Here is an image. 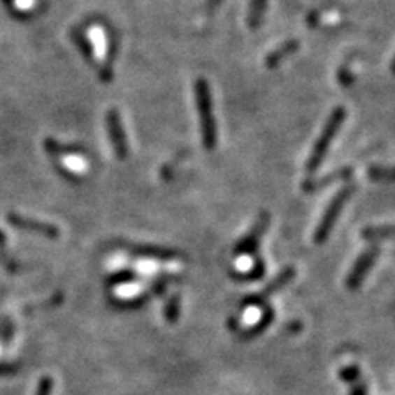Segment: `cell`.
Listing matches in <instances>:
<instances>
[{
    "label": "cell",
    "mask_w": 395,
    "mask_h": 395,
    "mask_svg": "<svg viewBox=\"0 0 395 395\" xmlns=\"http://www.w3.org/2000/svg\"><path fill=\"white\" fill-rule=\"evenodd\" d=\"M194 102L199 115V127H201V141L206 150H215L217 143V125L213 109L211 87L204 78H198L193 85Z\"/></svg>",
    "instance_id": "cell-1"
},
{
    "label": "cell",
    "mask_w": 395,
    "mask_h": 395,
    "mask_svg": "<svg viewBox=\"0 0 395 395\" xmlns=\"http://www.w3.org/2000/svg\"><path fill=\"white\" fill-rule=\"evenodd\" d=\"M346 115L347 113L343 106L334 108L333 113L329 114L326 124H324L319 137L316 138L315 145L310 152L308 160H306V171H308V173H315V171L322 166L323 160L326 158L329 147H331V143L334 141V137H336V134L339 132V129H341V125L345 124Z\"/></svg>",
    "instance_id": "cell-2"
},
{
    "label": "cell",
    "mask_w": 395,
    "mask_h": 395,
    "mask_svg": "<svg viewBox=\"0 0 395 395\" xmlns=\"http://www.w3.org/2000/svg\"><path fill=\"white\" fill-rule=\"evenodd\" d=\"M356 192V187L354 185H346V187H343L339 192L334 194L331 201L328 203L326 209H324L322 220H319L318 226H316L315 229V234H313V243L315 244H324L328 240L329 234H331L333 229H334V224H336L338 217L341 216L343 209L350 201L352 194Z\"/></svg>",
    "instance_id": "cell-3"
},
{
    "label": "cell",
    "mask_w": 395,
    "mask_h": 395,
    "mask_svg": "<svg viewBox=\"0 0 395 395\" xmlns=\"http://www.w3.org/2000/svg\"><path fill=\"white\" fill-rule=\"evenodd\" d=\"M294 277H295V268L285 267L278 275L273 277L272 280L259 292V294L245 296L243 300V305H240V310L249 308V306H262L268 299H271V296L275 295L277 292H280L283 287H287L288 283L294 280Z\"/></svg>",
    "instance_id": "cell-4"
},
{
    "label": "cell",
    "mask_w": 395,
    "mask_h": 395,
    "mask_svg": "<svg viewBox=\"0 0 395 395\" xmlns=\"http://www.w3.org/2000/svg\"><path fill=\"white\" fill-rule=\"evenodd\" d=\"M380 249L378 245H371L362 252L359 257L356 259V262L352 264L350 273L346 277V287L350 290H357L362 285V282L366 280V275L373 271L375 260L379 259Z\"/></svg>",
    "instance_id": "cell-5"
},
{
    "label": "cell",
    "mask_w": 395,
    "mask_h": 395,
    "mask_svg": "<svg viewBox=\"0 0 395 395\" xmlns=\"http://www.w3.org/2000/svg\"><path fill=\"white\" fill-rule=\"evenodd\" d=\"M271 224V215L267 211H262L255 220L254 226L250 227V231L245 234L234 247V255L237 257H243V255H252L255 250L259 249L260 239L266 234Z\"/></svg>",
    "instance_id": "cell-6"
},
{
    "label": "cell",
    "mask_w": 395,
    "mask_h": 395,
    "mask_svg": "<svg viewBox=\"0 0 395 395\" xmlns=\"http://www.w3.org/2000/svg\"><path fill=\"white\" fill-rule=\"evenodd\" d=\"M106 127H108L109 141L110 145H113L115 157H117L119 160H125L129 155V143L127 137H125L122 117H120V113L115 108H110L108 113H106Z\"/></svg>",
    "instance_id": "cell-7"
},
{
    "label": "cell",
    "mask_w": 395,
    "mask_h": 395,
    "mask_svg": "<svg viewBox=\"0 0 395 395\" xmlns=\"http://www.w3.org/2000/svg\"><path fill=\"white\" fill-rule=\"evenodd\" d=\"M7 222L10 226L17 227V229L34 232V234H41L48 237V239H58L59 237V229L55 224H51V222H45L29 216H22L18 215V213H10V215H7Z\"/></svg>",
    "instance_id": "cell-8"
},
{
    "label": "cell",
    "mask_w": 395,
    "mask_h": 395,
    "mask_svg": "<svg viewBox=\"0 0 395 395\" xmlns=\"http://www.w3.org/2000/svg\"><path fill=\"white\" fill-rule=\"evenodd\" d=\"M352 176V168L351 166H345V168H338L331 171V173L322 176V178H313V180H305L301 183V192L305 193H318L322 189L331 187L333 183L338 181H346Z\"/></svg>",
    "instance_id": "cell-9"
},
{
    "label": "cell",
    "mask_w": 395,
    "mask_h": 395,
    "mask_svg": "<svg viewBox=\"0 0 395 395\" xmlns=\"http://www.w3.org/2000/svg\"><path fill=\"white\" fill-rule=\"evenodd\" d=\"M129 252L137 257H145L153 260H173L183 257V254L176 249L158 247V245H130Z\"/></svg>",
    "instance_id": "cell-10"
},
{
    "label": "cell",
    "mask_w": 395,
    "mask_h": 395,
    "mask_svg": "<svg viewBox=\"0 0 395 395\" xmlns=\"http://www.w3.org/2000/svg\"><path fill=\"white\" fill-rule=\"evenodd\" d=\"M300 50V41L296 38H290V40H285L280 46H277L275 50H272L271 53L267 55L266 59H264V63H266V66L268 69H275L280 66V64L285 62L287 58L294 57L296 51Z\"/></svg>",
    "instance_id": "cell-11"
},
{
    "label": "cell",
    "mask_w": 395,
    "mask_h": 395,
    "mask_svg": "<svg viewBox=\"0 0 395 395\" xmlns=\"http://www.w3.org/2000/svg\"><path fill=\"white\" fill-rule=\"evenodd\" d=\"M273 316H275V313H273V308H271V306H266L262 311V315H260V318L252 324V326L240 329L239 339H243V341H249V339L260 336V334L266 331V329L272 324Z\"/></svg>",
    "instance_id": "cell-12"
},
{
    "label": "cell",
    "mask_w": 395,
    "mask_h": 395,
    "mask_svg": "<svg viewBox=\"0 0 395 395\" xmlns=\"http://www.w3.org/2000/svg\"><path fill=\"white\" fill-rule=\"evenodd\" d=\"M268 7V0H250L249 12H247V27L249 30H259L262 25L264 18H266Z\"/></svg>",
    "instance_id": "cell-13"
},
{
    "label": "cell",
    "mask_w": 395,
    "mask_h": 395,
    "mask_svg": "<svg viewBox=\"0 0 395 395\" xmlns=\"http://www.w3.org/2000/svg\"><path fill=\"white\" fill-rule=\"evenodd\" d=\"M362 239L369 243H378V240L395 239V224L389 226H369L361 232Z\"/></svg>",
    "instance_id": "cell-14"
},
{
    "label": "cell",
    "mask_w": 395,
    "mask_h": 395,
    "mask_svg": "<svg viewBox=\"0 0 395 395\" xmlns=\"http://www.w3.org/2000/svg\"><path fill=\"white\" fill-rule=\"evenodd\" d=\"M266 260L257 257L252 268H249L245 272H231V278L236 282H255L266 275Z\"/></svg>",
    "instance_id": "cell-15"
},
{
    "label": "cell",
    "mask_w": 395,
    "mask_h": 395,
    "mask_svg": "<svg viewBox=\"0 0 395 395\" xmlns=\"http://www.w3.org/2000/svg\"><path fill=\"white\" fill-rule=\"evenodd\" d=\"M367 178L378 181V183H395V166H369V168H367Z\"/></svg>",
    "instance_id": "cell-16"
},
{
    "label": "cell",
    "mask_w": 395,
    "mask_h": 395,
    "mask_svg": "<svg viewBox=\"0 0 395 395\" xmlns=\"http://www.w3.org/2000/svg\"><path fill=\"white\" fill-rule=\"evenodd\" d=\"M152 294H141L132 299H124V300H113L114 306L119 310H138L143 305H147V301L152 299Z\"/></svg>",
    "instance_id": "cell-17"
},
{
    "label": "cell",
    "mask_w": 395,
    "mask_h": 395,
    "mask_svg": "<svg viewBox=\"0 0 395 395\" xmlns=\"http://www.w3.org/2000/svg\"><path fill=\"white\" fill-rule=\"evenodd\" d=\"M180 311H181V296H180V294H175V295H171L165 303L164 315H165L166 322H168V323L178 322Z\"/></svg>",
    "instance_id": "cell-18"
},
{
    "label": "cell",
    "mask_w": 395,
    "mask_h": 395,
    "mask_svg": "<svg viewBox=\"0 0 395 395\" xmlns=\"http://www.w3.org/2000/svg\"><path fill=\"white\" fill-rule=\"evenodd\" d=\"M137 280H138V275L134 271H120V272L113 273V275L108 278V285L117 287V285H124V283H132Z\"/></svg>",
    "instance_id": "cell-19"
},
{
    "label": "cell",
    "mask_w": 395,
    "mask_h": 395,
    "mask_svg": "<svg viewBox=\"0 0 395 395\" xmlns=\"http://www.w3.org/2000/svg\"><path fill=\"white\" fill-rule=\"evenodd\" d=\"M339 379L345 380L347 384H354L357 380H361V371L357 366H346V367H341V371H339Z\"/></svg>",
    "instance_id": "cell-20"
},
{
    "label": "cell",
    "mask_w": 395,
    "mask_h": 395,
    "mask_svg": "<svg viewBox=\"0 0 395 395\" xmlns=\"http://www.w3.org/2000/svg\"><path fill=\"white\" fill-rule=\"evenodd\" d=\"M354 81H356V78H354V74L351 73V69L350 66H341L338 69V82H339V86H343V87H350L354 85Z\"/></svg>",
    "instance_id": "cell-21"
},
{
    "label": "cell",
    "mask_w": 395,
    "mask_h": 395,
    "mask_svg": "<svg viewBox=\"0 0 395 395\" xmlns=\"http://www.w3.org/2000/svg\"><path fill=\"white\" fill-rule=\"evenodd\" d=\"M53 387H55V380L51 379L50 375H45V378L40 379L35 395H51V390H53Z\"/></svg>",
    "instance_id": "cell-22"
},
{
    "label": "cell",
    "mask_w": 395,
    "mask_h": 395,
    "mask_svg": "<svg viewBox=\"0 0 395 395\" xmlns=\"http://www.w3.org/2000/svg\"><path fill=\"white\" fill-rule=\"evenodd\" d=\"M350 395H369V390H367V384L362 382V380H357V382L351 384Z\"/></svg>",
    "instance_id": "cell-23"
},
{
    "label": "cell",
    "mask_w": 395,
    "mask_h": 395,
    "mask_svg": "<svg viewBox=\"0 0 395 395\" xmlns=\"http://www.w3.org/2000/svg\"><path fill=\"white\" fill-rule=\"evenodd\" d=\"M222 2H224V0H206V2H204V12H206L208 15H213V13L221 7Z\"/></svg>",
    "instance_id": "cell-24"
},
{
    "label": "cell",
    "mask_w": 395,
    "mask_h": 395,
    "mask_svg": "<svg viewBox=\"0 0 395 395\" xmlns=\"http://www.w3.org/2000/svg\"><path fill=\"white\" fill-rule=\"evenodd\" d=\"M15 367L13 366H2L0 364V375H6V374H13L15 373Z\"/></svg>",
    "instance_id": "cell-25"
},
{
    "label": "cell",
    "mask_w": 395,
    "mask_h": 395,
    "mask_svg": "<svg viewBox=\"0 0 395 395\" xmlns=\"http://www.w3.org/2000/svg\"><path fill=\"white\" fill-rule=\"evenodd\" d=\"M390 73L395 74V55H394V58H392V62H390Z\"/></svg>",
    "instance_id": "cell-26"
}]
</instances>
